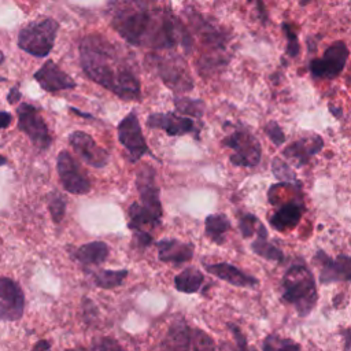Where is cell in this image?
<instances>
[{
  "label": "cell",
  "instance_id": "cell-17",
  "mask_svg": "<svg viewBox=\"0 0 351 351\" xmlns=\"http://www.w3.org/2000/svg\"><path fill=\"white\" fill-rule=\"evenodd\" d=\"M156 247H158V259L160 262H167L174 265H180L191 261L195 250L192 243H186L173 237L160 239L156 243Z\"/></svg>",
  "mask_w": 351,
  "mask_h": 351
},
{
  "label": "cell",
  "instance_id": "cell-27",
  "mask_svg": "<svg viewBox=\"0 0 351 351\" xmlns=\"http://www.w3.org/2000/svg\"><path fill=\"white\" fill-rule=\"evenodd\" d=\"M239 228L243 237L248 239L251 236H256L259 239H267V232L263 223L252 214H244L239 221Z\"/></svg>",
  "mask_w": 351,
  "mask_h": 351
},
{
  "label": "cell",
  "instance_id": "cell-4",
  "mask_svg": "<svg viewBox=\"0 0 351 351\" xmlns=\"http://www.w3.org/2000/svg\"><path fill=\"white\" fill-rule=\"evenodd\" d=\"M59 23L53 18H41L29 22L18 33V47L33 56L45 58L53 48Z\"/></svg>",
  "mask_w": 351,
  "mask_h": 351
},
{
  "label": "cell",
  "instance_id": "cell-23",
  "mask_svg": "<svg viewBox=\"0 0 351 351\" xmlns=\"http://www.w3.org/2000/svg\"><path fill=\"white\" fill-rule=\"evenodd\" d=\"M303 214V208L296 203H287L280 210H277L271 218L270 225L276 228L278 232H285L288 229L295 228Z\"/></svg>",
  "mask_w": 351,
  "mask_h": 351
},
{
  "label": "cell",
  "instance_id": "cell-8",
  "mask_svg": "<svg viewBox=\"0 0 351 351\" xmlns=\"http://www.w3.org/2000/svg\"><path fill=\"white\" fill-rule=\"evenodd\" d=\"M16 115L18 129L22 130L40 151H47L52 144V137L40 110L29 103H22L16 107Z\"/></svg>",
  "mask_w": 351,
  "mask_h": 351
},
{
  "label": "cell",
  "instance_id": "cell-11",
  "mask_svg": "<svg viewBox=\"0 0 351 351\" xmlns=\"http://www.w3.org/2000/svg\"><path fill=\"white\" fill-rule=\"evenodd\" d=\"M136 189L140 196V204L162 218L160 189L156 184V171L149 165H143L136 173Z\"/></svg>",
  "mask_w": 351,
  "mask_h": 351
},
{
  "label": "cell",
  "instance_id": "cell-44",
  "mask_svg": "<svg viewBox=\"0 0 351 351\" xmlns=\"http://www.w3.org/2000/svg\"><path fill=\"white\" fill-rule=\"evenodd\" d=\"M4 60H5V56H4V53L0 51V64H1Z\"/></svg>",
  "mask_w": 351,
  "mask_h": 351
},
{
  "label": "cell",
  "instance_id": "cell-20",
  "mask_svg": "<svg viewBox=\"0 0 351 351\" xmlns=\"http://www.w3.org/2000/svg\"><path fill=\"white\" fill-rule=\"evenodd\" d=\"M206 270L208 273H211L213 276L218 277L222 281H226L234 287H243V288H252L258 285V280L244 271H241L240 269H237L236 266L226 263V262H221V263H211V265H206Z\"/></svg>",
  "mask_w": 351,
  "mask_h": 351
},
{
  "label": "cell",
  "instance_id": "cell-26",
  "mask_svg": "<svg viewBox=\"0 0 351 351\" xmlns=\"http://www.w3.org/2000/svg\"><path fill=\"white\" fill-rule=\"evenodd\" d=\"M128 270L126 269H121V270H99L93 273V281L96 284V287L99 288H104V289H112L115 287H119L123 280L128 276Z\"/></svg>",
  "mask_w": 351,
  "mask_h": 351
},
{
  "label": "cell",
  "instance_id": "cell-10",
  "mask_svg": "<svg viewBox=\"0 0 351 351\" xmlns=\"http://www.w3.org/2000/svg\"><path fill=\"white\" fill-rule=\"evenodd\" d=\"M348 48L344 41H335L329 45L322 58L310 62V71L317 78H335L337 77L347 62Z\"/></svg>",
  "mask_w": 351,
  "mask_h": 351
},
{
  "label": "cell",
  "instance_id": "cell-24",
  "mask_svg": "<svg viewBox=\"0 0 351 351\" xmlns=\"http://www.w3.org/2000/svg\"><path fill=\"white\" fill-rule=\"evenodd\" d=\"M204 281L203 273L196 267H186L174 277V287L182 293H195Z\"/></svg>",
  "mask_w": 351,
  "mask_h": 351
},
{
  "label": "cell",
  "instance_id": "cell-2",
  "mask_svg": "<svg viewBox=\"0 0 351 351\" xmlns=\"http://www.w3.org/2000/svg\"><path fill=\"white\" fill-rule=\"evenodd\" d=\"M80 63L89 80L126 101L141 97V84L132 52L101 34H88L80 43Z\"/></svg>",
  "mask_w": 351,
  "mask_h": 351
},
{
  "label": "cell",
  "instance_id": "cell-19",
  "mask_svg": "<svg viewBox=\"0 0 351 351\" xmlns=\"http://www.w3.org/2000/svg\"><path fill=\"white\" fill-rule=\"evenodd\" d=\"M324 147V140L318 134L304 136L298 141H293L284 149V155L292 160H295L299 166H303L308 162V159L318 154Z\"/></svg>",
  "mask_w": 351,
  "mask_h": 351
},
{
  "label": "cell",
  "instance_id": "cell-33",
  "mask_svg": "<svg viewBox=\"0 0 351 351\" xmlns=\"http://www.w3.org/2000/svg\"><path fill=\"white\" fill-rule=\"evenodd\" d=\"M89 351H125V350L118 343V340L104 336L93 340Z\"/></svg>",
  "mask_w": 351,
  "mask_h": 351
},
{
  "label": "cell",
  "instance_id": "cell-35",
  "mask_svg": "<svg viewBox=\"0 0 351 351\" xmlns=\"http://www.w3.org/2000/svg\"><path fill=\"white\" fill-rule=\"evenodd\" d=\"M282 30L285 33V37H287V53L289 56H296L299 53V43H298V36L296 33L292 30L291 25L288 23H282Z\"/></svg>",
  "mask_w": 351,
  "mask_h": 351
},
{
  "label": "cell",
  "instance_id": "cell-38",
  "mask_svg": "<svg viewBox=\"0 0 351 351\" xmlns=\"http://www.w3.org/2000/svg\"><path fill=\"white\" fill-rule=\"evenodd\" d=\"M133 241L138 248H147L152 244L154 237L149 232H136L133 233Z\"/></svg>",
  "mask_w": 351,
  "mask_h": 351
},
{
  "label": "cell",
  "instance_id": "cell-42",
  "mask_svg": "<svg viewBox=\"0 0 351 351\" xmlns=\"http://www.w3.org/2000/svg\"><path fill=\"white\" fill-rule=\"evenodd\" d=\"M341 335L344 337V351H351V328L344 329Z\"/></svg>",
  "mask_w": 351,
  "mask_h": 351
},
{
  "label": "cell",
  "instance_id": "cell-22",
  "mask_svg": "<svg viewBox=\"0 0 351 351\" xmlns=\"http://www.w3.org/2000/svg\"><path fill=\"white\" fill-rule=\"evenodd\" d=\"M108 245L104 241L96 240L80 245L73 251V258L84 266H99L108 258Z\"/></svg>",
  "mask_w": 351,
  "mask_h": 351
},
{
  "label": "cell",
  "instance_id": "cell-14",
  "mask_svg": "<svg viewBox=\"0 0 351 351\" xmlns=\"http://www.w3.org/2000/svg\"><path fill=\"white\" fill-rule=\"evenodd\" d=\"M147 126L165 130L169 136H184L197 132L195 121L177 112H154L147 117Z\"/></svg>",
  "mask_w": 351,
  "mask_h": 351
},
{
  "label": "cell",
  "instance_id": "cell-21",
  "mask_svg": "<svg viewBox=\"0 0 351 351\" xmlns=\"http://www.w3.org/2000/svg\"><path fill=\"white\" fill-rule=\"evenodd\" d=\"M128 217H129L128 226L132 230V233L149 232L158 225H160V219H162L156 217L154 213H151L149 210L144 208L138 202H134L129 206Z\"/></svg>",
  "mask_w": 351,
  "mask_h": 351
},
{
  "label": "cell",
  "instance_id": "cell-31",
  "mask_svg": "<svg viewBox=\"0 0 351 351\" xmlns=\"http://www.w3.org/2000/svg\"><path fill=\"white\" fill-rule=\"evenodd\" d=\"M48 211L55 223H60L63 221L66 214V199L60 192L52 191L48 195Z\"/></svg>",
  "mask_w": 351,
  "mask_h": 351
},
{
  "label": "cell",
  "instance_id": "cell-5",
  "mask_svg": "<svg viewBox=\"0 0 351 351\" xmlns=\"http://www.w3.org/2000/svg\"><path fill=\"white\" fill-rule=\"evenodd\" d=\"M148 62L156 70L163 84L176 93L189 92L193 88V80L181 56L176 53L166 56L151 53V56L147 58V63Z\"/></svg>",
  "mask_w": 351,
  "mask_h": 351
},
{
  "label": "cell",
  "instance_id": "cell-3",
  "mask_svg": "<svg viewBox=\"0 0 351 351\" xmlns=\"http://www.w3.org/2000/svg\"><path fill=\"white\" fill-rule=\"evenodd\" d=\"M282 299L292 304L300 317H306L315 307L318 299L315 280L304 265H293L285 271Z\"/></svg>",
  "mask_w": 351,
  "mask_h": 351
},
{
  "label": "cell",
  "instance_id": "cell-13",
  "mask_svg": "<svg viewBox=\"0 0 351 351\" xmlns=\"http://www.w3.org/2000/svg\"><path fill=\"white\" fill-rule=\"evenodd\" d=\"M69 143L71 148L78 154V156L92 167L101 169L110 160L108 152L104 148H101L90 134L85 132H81V130L73 132L69 136Z\"/></svg>",
  "mask_w": 351,
  "mask_h": 351
},
{
  "label": "cell",
  "instance_id": "cell-6",
  "mask_svg": "<svg viewBox=\"0 0 351 351\" xmlns=\"http://www.w3.org/2000/svg\"><path fill=\"white\" fill-rule=\"evenodd\" d=\"M118 140L125 148L126 159L130 163L138 162L145 154H151L136 111H130L117 126Z\"/></svg>",
  "mask_w": 351,
  "mask_h": 351
},
{
  "label": "cell",
  "instance_id": "cell-40",
  "mask_svg": "<svg viewBox=\"0 0 351 351\" xmlns=\"http://www.w3.org/2000/svg\"><path fill=\"white\" fill-rule=\"evenodd\" d=\"M12 115L7 111H0V129H5L11 125Z\"/></svg>",
  "mask_w": 351,
  "mask_h": 351
},
{
  "label": "cell",
  "instance_id": "cell-36",
  "mask_svg": "<svg viewBox=\"0 0 351 351\" xmlns=\"http://www.w3.org/2000/svg\"><path fill=\"white\" fill-rule=\"evenodd\" d=\"M265 132H266V134L269 136V138H270L276 145H281V144L284 143V140H285V136H284L281 128H280L278 123L274 122V121H270V122H267V123L265 125Z\"/></svg>",
  "mask_w": 351,
  "mask_h": 351
},
{
  "label": "cell",
  "instance_id": "cell-30",
  "mask_svg": "<svg viewBox=\"0 0 351 351\" xmlns=\"http://www.w3.org/2000/svg\"><path fill=\"white\" fill-rule=\"evenodd\" d=\"M251 250L256 255H259L267 261H271V262H282L284 261L282 252L277 247L270 244L266 239L256 237L255 241L251 244Z\"/></svg>",
  "mask_w": 351,
  "mask_h": 351
},
{
  "label": "cell",
  "instance_id": "cell-18",
  "mask_svg": "<svg viewBox=\"0 0 351 351\" xmlns=\"http://www.w3.org/2000/svg\"><path fill=\"white\" fill-rule=\"evenodd\" d=\"M191 336L192 329L180 318L169 326L163 340L159 343L158 351H189Z\"/></svg>",
  "mask_w": 351,
  "mask_h": 351
},
{
  "label": "cell",
  "instance_id": "cell-1",
  "mask_svg": "<svg viewBox=\"0 0 351 351\" xmlns=\"http://www.w3.org/2000/svg\"><path fill=\"white\" fill-rule=\"evenodd\" d=\"M111 26L128 43L163 51L181 45L192 48V37L184 23L170 11L147 1L111 3Z\"/></svg>",
  "mask_w": 351,
  "mask_h": 351
},
{
  "label": "cell",
  "instance_id": "cell-37",
  "mask_svg": "<svg viewBox=\"0 0 351 351\" xmlns=\"http://www.w3.org/2000/svg\"><path fill=\"white\" fill-rule=\"evenodd\" d=\"M228 328L232 330L234 339H236V344L239 347V351H248V344H247V339L243 335V332L240 330L239 326H236L234 324H228Z\"/></svg>",
  "mask_w": 351,
  "mask_h": 351
},
{
  "label": "cell",
  "instance_id": "cell-43",
  "mask_svg": "<svg viewBox=\"0 0 351 351\" xmlns=\"http://www.w3.org/2000/svg\"><path fill=\"white\" fill-rule=\"evenodd\" d=\"M7 163V158L0 154V166H4Z\"/></svg>",
  "mask_w": 351,
  "mask_h": 351
},
{
  "label": "cell",
  "instance_id": "cell-12",
  "mask_svg": "<svg viewBox=\"0 0 351 351\" xmlns=\"http://www.w3.org/2000/svg\"><path fill=\"white\" fill-rule=\"evenodd\" d=\"M25 311V295L21 285L8 277H0V321H18Z\"/></svg>",
  "mask_w": 351,
  "mask_h": 351
},
{
  "label": "cell",
  "instance_id": "cell-39",
  "mask_svg": "<svg viewBox=\"0 0 351 351\" xmlns=\"http://www.w3.org/2000/svg\"><path fill=\"white\" fill-rule=\"evenodd\" d=\"M21 97H22V92H21V89H19V85L12 86V88L8 90V93H7V101H8L10 104H15Z\"/></svg>",
  "mask_w": 351,
  "mask_h": 351
},
{
  "label": "cell",
  "instance_id": "cell-32",
  "mask_svg": "<svg viewBox=\"0 0 351 351\" xmlns=\"http://www.w3.org/2000/svg\"><path fill=\"white\" fill-rule=\"evenodd\" d=\"M191 346L192 351H215L214 340L202 329H192L191 336Z\"/></svg>",
  "mask_w": 351,
  "mask_h": 351
},
{
  "label": "cell",
  "instance_id": "cell-9",
  "mask_svg": "<svg viewBox=\"0 0 351 351\" xmlns=\"http://www.w3.org/2000/svg\"><path fill=\"white\" fill-rule=\"evenodd\" d=\"M59 181L64 191L71 195H85L92 189L89 178L81 170L77 160L67 151H60L56 158Z\"/></svg>",
  "mask_w": 351,
  "mask_h": 351
},
{
  "label": "cell",
  "instance_id": "cell-25",
  "mask_svg": "<svg viewBox=\"0 0 351 351\" xmlns=\"http://www.w3.org/2000/svg\"><path fill=\"white\" fill-rule=\"evenodd\" d=\"M204 229L211 241L222 244L225 233L230 229V221L223 214H211L204 221Z\"/></svg>",
  "mask_w": 351,
  "mask_h": 351
},
{
  "label": "cell",
  "instance_id": "cell-7",
  "mask_svg": "<svg viewBox=\"0 0 351 351\" xmlns=\"http://www.w3.org/2000/svg\"><path fill=\"white\" fill-rule=\"evenodd\" d=\"M222 144L233 151L230 155V162L236 166H256L261 160V144L256 137L243 129L237 128L230 134H228Z\"/></svg>",
  "mask_w": 351,
  "mask_h": 351
},
{
  "label": "cell",
  "instance_id": "cell-28",
  "mask_svg": "<svg viewBox=\"0 0 351 351\" xmlns=\"http://www.w3.org/2000/svg\"><path fill=\"white\" fill-rule=\"evenodd\" d=\"M174 106H176L177 112H181V114L186 115L188 118H191V117L200 118L204 112V103L200 99L176 96Z\"/></svg>",
  "mask_w": 351,
  "mask_h": 351
},
{
  "label": "cell",
  "instance_id": "cell-41",
  "mask_svg": "<svg viewBox=\"0 0 351 351\" xmlns=\"http://www.w3.org/2000/svg\"><path fill=\"white\" fill-rule=\"evenodd\" d=\"M33 351H51V344L48 340H38L34 344Z\"/></svg>",
  "mask_w": 351,
  "mask_h": 351
},
{
  "label": "cell",
  "instance_id": "cell-45",
  "mask_svg": "<svg viewBox=\"0 0 351 351\" xmlns=\"http://www.w3.org/2000/svg\"><path fill=\"white\" fill-rule=\"evenodd\" d=\"M66 351H80V350H66Z\"/></svg>",
  "mask_w": 351,
  "mask_h": 351
},
{
  "label": "cell",
  "instance_id": "cell-16",
  "mask_svg": "<svg viewBox=\"0 0 351 351\" xmlns=\"http://www.w3.org/2000/svg\"><path fill=\"white\" fill-rule=\"evenodd\" d=\"M315 261L321 265L319 282H337V281H351V256L340 255L335 259L328 258L322 251L315 254Z\"/></svg>",
  "mask_w": 351,
  "mask_h": 351
},
{
  "label": "cell",
  "instance_id": "cell-15",
  "mask_svg": "<svg viewBox=\"0 0 351 351\" xmlns=\"http://www.w3.org/2000/svg\"><path fill=\"white\" fill-rule=\"evenodd\" d=\"M34 80L38 82V85L49 93L64 90V89H73L77 86V82L64 73L53 60H47L36 73Z\"/></svg>",
  "mask_w": 351,
  "mask_h": 351
},
{
  "label": "cell",
  "instance_id": "cell-34",
  "mask_svg": "<svg viewBox=\"0 0 351 351\" xmlns=\"http://www.w3.org/2000/svg\"><path fill=\"white\" fill-rule=\"evenodd\" d=\"M273 166H271V169H273V173L280 178V180H284V181H296V176H295V173L291 170V167L287 165V163H284L280 158H274L273 159Z\"/></svg>",
  "mask_w": 351,
  "mask_h": 351
},
{
  "label": "cell",
  "instance_id": "cell-29",
  "mask_svg": "<svg viewBox=\"0 0 351 351\" xmlns=\"http://www.w3.org/2000/svg\"><path fill=\"white\" fill-rule=\"evenodd\" d=\"M263 351H300V344L289 337H282L278 335H269L263 340Z\"/></svg>",
  "mask_w": 351,
  "mask_h": 351
}]
</instances>
